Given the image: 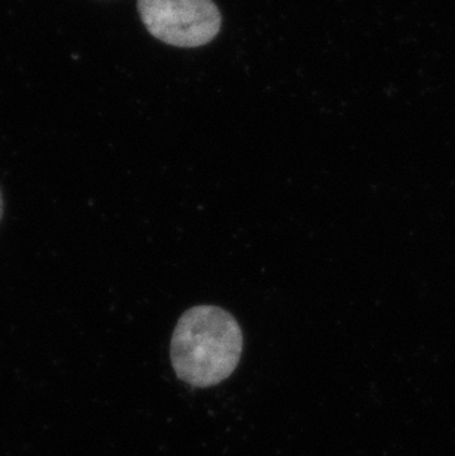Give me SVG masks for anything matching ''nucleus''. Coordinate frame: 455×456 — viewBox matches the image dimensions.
<instances>
[{
	"mask_svg": "<svg viewBox=\"0 0 455 456\" xmlns=\"http://www.w3.org/2000/svg\"><path fill=\"white\" fill-rule=\"evenodd\" d=\"M137 11L155 39L179 48L209 44L222 22L211 0H137Z\"/></svg>",
	"mask_w": 455,
	"mask_h": 456,
	"instance_id": "f03ea898",
	"label": "nucleus"
},
{
	"mask_svg": "<svg viewBox=\"0 0 455 456\" xmlns=\"http://www.w3.org/2000/svg\"><path fill=\"white\" fill-rule=\"evenodd\" d=\"M2 216H4V197H2V192H0V219H2Z\"/></svg>",
	"mask_w": 455,
	"mask_h": 456,
	"instance_id": "7ed1b4c3",
	"label": "nucleus"
},
{
	"mask_svg": "<svg viewBox=\"0 0 455 456\" xmlns=\"http://www.w3.org/2000/svg\"><path fill=\"white\" fill-rule=\"evenodd\" d=\"M243 334L236 318L218 305H195L178 321L170 345L173 370L185 383L211 387L236 370Z\"/></svg>",
	"mask_w": 455,
	"mask_h": 456,
	"instance_id": "f257e3e1",
	"label": "nucleus"
}]
</instances>
